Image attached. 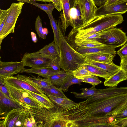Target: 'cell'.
<instances>
[{
    "instance_id": "obj_1",
    "label": "cell",
    "mask_w": 127,
    "mask_h": 127,
    "mask_svg": "<svg viewBox=\"0 0 127 127\" xmlns=\"http://www.w3.org/2000/svg\"><path fill=\"white\" fill-rule=\"evenodd\" d=\"M127 101V94L102 99L96 92L76 105V116L78 120L87 118L112 116L117 108Z\"/></svg>"
},
{
    "instance_id": "obj_2",
    "label": "cell",
    "mask_w": 127,
    "mask_h": 127,
    "mask_svg": "<svg viewBox=\"0 0 127 127\" xmlns=\"http://www.w3.org/2000/svg\"><path fill=\"white\" fill-rule=\"evenodd\" d=\"M121 14H111L99 16L90 23L73 29L68 37L74 36V42L77 45L82 39L96 33L114 28L123 21Z\"/></svg>"
},
{
    "instance_id": "obj_3",
    "label": "cell",
    "mask_w": 127,
    "mask_h": 127,
    "mask_svg": "<svg viewBox=\"0 0 127 127\" xmlns=\"http://www.w3.org/2000/svg\"><path fill=\"white\" fill-rule=\"evenodd\" d=\"M60 43L61 68L66 72H72L84 64L86 57L77 52L66 39L61 20L58 21Z\"/></svg>"
},
{
    "instance_id": "obj_4",
    "label": "cell",
    "mask_w": 127,
    "mask_h": 127,
    "mask_svg": "<svg viewBox=\"0 0 127 127\" xmlns=\"http://www.w3.org/2000/svg\"><path fill=\"white\" fill-rule=\"evenodd\" d=\"M0 79L8 89L14 100L23 107L27 108L29 106L44 107L30 95L27 90L16 88Z\"/></svg>"
},
{
    "instance_id": "obj_5",
    "label": "cell",
    "mask_w": 127,
    "mask_h": 127,
    "mask_svg": "<svg viewBox=\"0 0 127 127\" xmlns=\"http://www.w3.org/2000/svg\"><path fill=\"white\" fill-rule=\"evenodd\" d=\"M0 79L16 88L23 89L44 96H48L29 77L26 75L18 74L10 77H0Z\"/></svg>"
},
{
    "instance_id": "obj_6",
    "label": "cell",
    "mask_w": 127,
    "mask_h": 127,
    "mask_svg": "<svg viewBox=\"0 0 127 127\" xmlns=\"http://www.w3.org/2000/svg\"><path fill=\"white\" fill-rule=\"evenodd\" d=\"M25 3H13L9 9L8 12L3 29L0 33V44L8 34L14 33L15 25L18 18L22 12Z\"/></svg>"
},
{
    "instance_id": "obj_7",
    "label": "cell",
    "mask_w": 127,
    "mask_h": 127,
    "mask_svg": "<svg viewBox=\"0 0 127 127\" xmlns=\"http://www.w3.org/2000/svg\"><path fill=\"white\" fill-rule=\"evenodd\" d=\"M30 115L26 108L12 109L3 117L0 122V127H23L25 121Z\"/></svg>"
},
{
    "instance_id": "obj_8",
    "label": "cell",
    "mask_w": 127,
    "mask_h": 127,
    "mask_svg": "<svg viewBox=\"0 0 127 127\" xmlns=\"http://www.w3.org/2000/svg\"><path fill=\"white\" fill-rule=\"evenodd\" d=\"M106 45L115 48L124 45L127 41L126 33L121 29L113 28L102 32L97 40Z\"/></svg>"
},
{
    "instance_id": "obj_9",
    "label": "cell",
    "mask_w": 127,
    "mask_h": 127,
    "mask_svg": "<svg viewBox=\"0 0 127 127\" xmlns=\"http://www.w3.org/2000/svg\"><path fill=\"white\" fill-rule=\"evenodd\" d=\"M52 60L42 56L38 51L32 53H26L22 60L24 65L32 68H47Z\"/></svg>"
},
{
    "instance_id": "obj_10",
    "label": "cell",
    "mask_w": 127,
    "mask_h": 127,
    "mask_svg": "<svg viewBox=\"0 0 127 127\" xmlns=\"http://www.w3.org/2000/svg\"><path fill=\"white\" fill-rule=\"evenodd\" d=\"M77 2L79 4L83 17V24L82 26L90 23L95 18L97 8L94 1L77 0Z\"/></svg>"
},
{
    "instance_id": "obj_11",
    "label": "cell",
    "mask_w": 127,
    "mask_h": 127,
    "mask_svg": "<svg viewBox=\"0 0 127 127\" xmlns=\"http://www.w3.org/2000/svg\"><path fill=\"white\" fill-rule=\"evenodd\" d=\"M127 11V1L107 5L103 4L97 8L95 18L100 16L108 15H122Z\"/></svg>"
},
{
    "instance_id": "obj_12",
    "label": "cell",
    "mask_w": 127,
    "mask_h": 127,
    "mask_svg": "<svg viewBox=\"0 0 127 127\" xmlns=\"http://www.w3.org/2000/svg\"><path fill=\"white\" fill-rule=\"evenodd\" d=\"M25 66L23 62L0 61V77H10L19 73Z\"/></svg>"
},
{
    "instance_id": "obj_13",
    "label": "cell",
    "mask_w": 127,
    "mask_h": 127,
    "mask_svg": "<svg viewBox=\"0 0 127 127\" xmlns=\"http://www.w3.org/2000/svg\"><path fill=\"white\" fill-rule=\"evenodd\" d=\"M24 108L15 101L10 98L0 91V115L4 117L15 108Z\"/></svg>"
},
{
    "instance_id": "obj_14",
    "label": "cell",
    "mask_w": 127,
    "mask_h": 127,
    "mask_svg": "<svg viewBox=\"0 0 127 127\" xmlns=\"http://www.w3.org/2000/svg\"><path fill=\"white\" fill-rule=\"evenodd\" d=\"M75 49L83 55L97 54H107L114 57L117 53L115 48L107 45L93 48H87L77 46Z\"/></svg>"
},
{
    "instance_id": "obj_15",
    "label": "cell",
    "mask_w": 127,
    "mask_h": 127,
    "mask_svg": "<svg viewBox=\"0 0 127 127\" xmlns=\"http://www.w3.org/2000/svg\"><path fill=\"white\" fill-rule=\"evenodd\" d=\"M62 10L59 18L61 19L62 27L65 31L68 26L71 25L70 8L68 0H62Z\"/></svg>"
},
{
    "instance_id": "obj_16",
    "label": "cell",
    "mask_w": 127,
    "mask_h": 127,
    "mask_svg": "<svg viewBox=\"0 0 127 127\" xmlns=\"http://www.w3.org/2000/svg\"><path fill=\"white\" fill-rule=\"evenodd\" d=\"M64 70L57 71L47 68H24L19 73H26L37 74L38 77L41 76L45 78L54 75L61 73Z\"/></svg>"
},
{
    "instance_id": "obj_17",
    "label": "cell",
    "mask_w": 127,
    "mask_h": 127,
    "mask_svg": "<svg viewBox=\"0 0 127 127\" xmlns=\"http://www.w3.org/2000/svg\"><path fill=\"white\" fill-rule=\"evenodd\" d=\"M84 64H89L100 68L110 73L111 75L118 71L121 68L120 66L112 63L97 62L86 58Z\"/></svg>"
},
{
    "instance_id": "obj_18",
    "label": "cell",
    "mask_w": 127,
    "mask_h": 127,
    "mask_svg": "<svg viewBox=\"0 0 127 127\" xmlns=\"http://www.w3.org/2000/svg\"><path fill=\"white\" fill-rule=\"evenodd\" d=\"M70 15L71 26L73 27V29L77 28L83 25L82 15L77 2L75 7L70 9Z\"/></svg>"
},
{
    "instance_id": "obj_19",
    "label": "cell",
    "mask_w": 127,
    "mask_h": 127,
    "mask_svg": "<svg viewBox=\"0 0 127 127\" xmlns=\"http://www.w3.org/2000/svg\"><path fill=\"white\" fill-rule=\"evenodd\" d=\"M127 80V75L124 70L120 69L116 72L105 79L104 85L110 87L117 86L121 82Z\"/></svg>"
},
{
    "instance_id": "obj_20",
    "label": "cell",
    "mask_w": 127,
    "mask_h": 127,
    "mask_svg": "<svg viewBox=\"0 0 127 127\" xmlns=\"http://www.w3.org/2000/svg\"><path fill=\"white\" fill-rule=\"evenodd\" d=\"M38 51L42 56L51 60L57 56H60V50L54 40Z\"/></svg>"
},
{
    "instance_id": "obj_21",
    "label": "cell",
    "mask_w": 127,
    "mask_h": 127,
    "mask_svg": "<svg viewBox=\"0 0 127 127\" xmlns=\"http://www.w3.org/2000/svg\"><path fill=\"white\" fill-rule=\"evenodd\" d=\"M87 58L97 62L112 63L114 56L107 54H97L83 55Z\"/></svg>"
},
{
    "instance_id": "obj_22",
    "label": "cell",
    "mask_w": 127,
    "mask_h": 127,
    "mask_svg": "<svg viewBox=\"0 0 127 127\" xmlns=\"http://www.w3.org/2000/svg\"><path fill=\"white\" fill-rule=\"evenodd\" d=\"M48 96L54 104L63 109L69 108L77 103L68 98L58 97L51 95Z\"/></svg>"
},
{
    "instance_id": "obj_23",
    "label": "cell",
    "mask_w": 127,
    "mask_h": 127,
    "mask_svg": "<svg viewBox=\"0 0 127 127\" xmlns=\"http://www.w3.org/2000/svg\"><path fill=\"white\" fill-rule=\"evenodd\" d=\"M82 82H84L82 80L75 77L71 72L66 77L59 88L64 92H67L71 85L75 84L81 85Z\"/></svg>"
},
{
    "instance_id": "obj_24",
    "label": "cell",
    "mask_w": 127,
    "mask_h": 127,
    "mask_svg": "<svg viewBox=\"0 0 127 127\" xmlns=\"http://www.w3.org/2000/svg\"><path fill=\"white\" fill-rule=\"evenodd\" d=\"M83 65L93 75L103 78L105 79L111 75L110 73L104 70L93 65L84 64Z\"/></svg>"
},
{
    "instance_id": "obj_25",
    "label": "cell",
    "mask_w": 127,
    "mask_h": 127,
    "mask_svg": "<svg viewBox=\"0 0 127 127\" xmlns=\"http://www.w3.org/2000/svg\"><path fill=\"white\" fill-rule=\"evenodd\" d=\"M27 91L30 95L44 107L47 108H50L56 106L50 99L48 96L47 97L32 92Z\"/></svg>"
},
{
    "instance_id": "obj_26",
    "label": "cell",
    "mask_w": 127,
    "mask_h": 127,
    "mask_svg": "<svg viewBox=\"0 0 127 127\" xmlns=\"http://www.w3.org/2000/svg\"><path fill=\"white\" fill-rule=\"evenodd\" d=\"M39 87L43 93L47 96L51 95L58 97L68 98L59 88H57L52 84L48 88Z\"/></svg>"
},
{
    "instance_id": "obj_27",
    "label": "cell",
    "mask_w": 127,
    "mask_h": 127,
    "mask_svg": "<svg viewBox=\"0 0 127 127\" xmlns=\"http://www.w3.org/2000/svg\"><path fill=\"white\" fill-rule=\"evenodd\" d=\"M48 15L50 20V24L54 33V40L60 50V37L58 23H57L56 21L54 18L52 14H48Z\"/></svg>"
},
{
    "instance_id": "obj_28",
    "label": "cell",
    "mask_w": 127,
    "mask_h": 127,
    "mask_svg": "<svg viewBox=\"0 0 127 127\" xmlns=\"http://www.w3.org/2000/svg\"><path fill=\"white\" fill-rule=\"evenodd\" d=\"M95 86H92L89 88H83L80 89L82 91L80 93L72 92L70 93L74 95L75 97L78 98L85 99L88 98L90 96L95 94L97 90Z\"/></svg>"
},
{
    "instance_id": "obj_29",
    "label": "cell",
    "mask_w": 127,
    "mask_h": 127,
    "mask_svg": "<svg viewBox=\"0 0 127 127\" xmlns=\"http://www.w3.org/2000/svg\"><path fill=\"white\" fill-rule=\"evenodd\" d=\"M71 72H66L64 71L61 73L51 76L47 79L53 85L60 87L65 78Z\"/></svg>"
},
{
    "instance_id": "obj_30",
    "label": "cell",
    "mask_w": 127,
    "mask_h": 127,
    "mask_svg": "<svg viewBox=\"0 0 127 127\" xmlns=\"http://www.w3.org/2000/svg\"><path fill=\"white\" fill-rule=\"evenodd\" d=\"M112 117L113 119V121L127 117V101L117 108Z\"/></svg>"
},
{
    "instance_id": "obj_31",
    "label": "cell",
    "mask_w": 127,
    "mask_h": 127,
    "mask_svg": "<svg viewBox=\"0 0 127 127\" xmlns=\"http://www.w3.org/2000/svg\"><path fill=\"white\" fill-rule=\"evenodd\" d=\"M26 2L33 4L40 8L45 11L47 15L49 14H52L53 9L55 8L54 5L52 3L49 4H40L37 3L34 0L28 1Z\"/></svg>"
},
{
    "instance_id": "obj_32",
    "label": "cell",
    "mask_w": 127,
    "mask_h": 127,
    "mask_svg": "<svg viewBox=\"0 0 127 127\" xmlns=\"http://www.w3.org/2000/svg\"><path fill=\"white\" fill-rule=\"evenodd\" d=\"M29 76L32 81L39 87L48 88L52 84L47 78H42L38 76L36 77L31 75Z\"/></svg>"
},
{
    "instance_id": "obj_33",
    "label": "cell",
    "mask_w": 127,
    "mask_h": 127,
    "mask_svg": "<svg viewBox=\"0 0 127 127\" xmlns=\"http://www.w3.org/2000/svg\"><path fill=\"white\" fill-rule=\"evenodd\" d=\"M105 45H106L96 40L86 39L77 46L87 48H93Z\"/></svg>"
},
{
    "instance_id": "obj_34",
    "label": "cell",
    "mask_w": 127,
    "mask_h": 127,
    "mask_svg": "<svg viewBox=\"0 0 127 127\" xmlns=\"http://www.w3.org/2000/svg\"><path fill=\"white\" fill-rule=\"evenodd\" d=\"M35 29L38 36L42 38L45 39L46 36L44 32L42 23V20L39 15L37 17L35 22Z\"/></svg>"
},
{
    "instance_id": "obj_35",
    "label": "cell",
    "mask_w": 127,
    "mask_h": 127,
    "mask_svg": "<svg viewBox=\"0 0 127 127\" xmlns=\"http://www.w3.org/2000/svg\"><path fill=\"white\" fill-rule=\"evenodd\" d=\"M72 73L75 77L79 78L93 75L83 65L73 71Z\"/></svg>"
},
{
    "instance_id": "obj_36",
    "label": "cell",
    "mask_w": 127,
    "mask_h": 127,
    "mask_svg": "<svg viewBox=\"0 0 127 127\" xmlns=\"http://www.w3.org/2000/svg\"><path fill=\"white\" fill-rule=\"evenodd\" d=\"M78 79H82L84 82L89 83L94 86L102 83L98 76L94 75L81 77Z\"/></svg>"
},
{
    "instance_id": "obj_37",
    "label": "cell",
    "mask_w": 127,
    "mask_h": 127,
    "mask_svg": "<svg viewBox=\"0 0 127 127\" xmlns=\"http://www.w3.org/2000/svg\"><path fill=\"white\" fill-rule=\"evenodd\" d=\"M47 68L57 71L60 70V56L55 57L48 64Z\"/></svg>"
},
{
    "instance_id": "obj_38",
    "label": "cell",
    "mask_w": 127,
    "mask_h": 127,
    "mask_svg": "<svg viewBox=\"0 0 127 127\" xmlns=\"http://www.w3.org/2000/svg\"><path fill=\"white\" fill-rule=\"evenodd\" d=\"M8 11V8L6 10L0 9V33L3 27Z\"/></svg>"
},
{
    "instance_id": "obj_39",
    "label": "cell",
    "mask_w": 127,
    "mask_h": 127,
    "mask_svg": "<svg viewBox=\"0 0 127 127\" xmlns=\"http://www.w3.org/2000/svg\"><path fill=\"white\" fill-rule=\"evenodd\" d=\"M38 127L36 120L34 117L30 114L26 118L23 127Z\"/></svg>"
},
{
    "instance_id": "obj_40",
    "label": "cell",
    "mask_w": 127,
    "mask_h": 127,
    "mask_svg": "<svg viewBox=\"0 0 127 127\" xmlns=\"http://www.w3.org/2000/svg\"><path fill=\"white\" fill-rule=\"evenodd\" d=\"M112 123L115 127H127V117L116 121H114Z\"/></svg>"
},
{
    "instance_id": "obj_41",
    "label": "cell",
    "mask_w": 127,
    "mask_h": 127,
    "mask_svg": "<svg viewBox=\"0 0 127 127\" xmlns=\"http://www.w3.org/2000/svg\"><path fill=\"white\" fill-rule=\"evenodd\" d=\"M0 91H1L7 97L14 100L8 89L4 85L2 81L0 80Z\"/></svg>"
},
{
    "instance_id": "obj_42",
    "label": "cell",
    "mask_w": 127,
    "mask_h": 127,
    "mask_svg": "<svg viewBox=\"0 0 127 127\" xmlns=\"http://www.w3.org/2000/svg\"><path fill=\"white\" fill-rule=\"evenodd\" d=\"M102 34V32L96 33L91 35L88 37L82 39L76 45V46H78L83 41L86 39H92L98 40L100 38Z\"/></svg>"
},
{
    "instance_id": "obj_43",
    "label": "cell",
    "mask_w": 127,
    "mask_h": 127,
    "mask_svg": "<svg viewBox=\"0 0 127 127\" xmlns=\"http://www.w3.org/2000/svg\"><path fill=\"white\" fill-rule=\"evenodd\" d=\"M120 66L127 75V56L121 58Z\"/></svg>"
},
{
    "instance_id": "obj_44",
    "label": "cell",
    "mask_w": 127,
    "mask_h": 127,
    "mask_svg": "<svg viewBox=\"0 0 127 127\" xmlns=\"http://www.w3.org/2000/svg\"><path fill=\"white\" fill-rule=\"evenodd\" d=\"M117 53L120 58L127 56V43L118 50Z\"/></svg>"
},
{
    "instance_id": "obj_45",
    "label": "cell",
    "mask_w": 127,
    "mask_h": 127,
    "mask_svg": "<svg viewBox=\"0 0 127 127\" xmlns=\"http://www.w3.org/2000/svg\"><path fill=\"white\" fill-rule=\"evenodd\" d=\"M51 1L54 5L55 8L60 12L62 10V0H51Z\"/></svg>"
},
{
    "instance_id": "obj_46",
    "label": "cell",
    "mask_w": 127,
    "mask_h": 127,
    "mask_svg": "<svg viewBox=\"0 0 127 127\" xmlns=\"http://www.w3.org/2000/svg\"><path fill=\"white\" fill-rule=\"evenodd\" d=\"M127 1V0H107L103 4L107 5Z\"/></svg>"
},
{
    "instance_id": "obj_47",
    "label": "cell",
    "mask_w": 127,
    "mask_h": 127,
    "mask_svg": "<svg viewBox=\"0 0 127 127\" xmlns=\"http://www.w3.org/2000/svg\"><path fill=\"white\" fill-rule=\"evenodd\" d=\"M107 0H93L96 6H100L106 2Z\"/></svg>"
},
{
    "instance_id": "obj_48",
    "label": "cell",
    "mask_w": 127,
    "mask_h": 127,
    "mask_svg": "<svg viewBox=\"0 0 127 127\" xmlns=\"http://www.w3.org/2000/svg\"><path fill=\"white\" fill-rule=\"evenodd\" d=\"M70 9L74 7L75 6L77 0H68Z\"/></svg>"
},
{
    "instance_id": "obj_49",
    "label": "cell",
    "mask_w": 127,
    "mask_h": 127,
    "mask_svg": "<svg viewBox=\"0 0 127 127\" xmlns=\"http://www.w3.org/2000/svg\"><path fill=\"white\" fill-rule=\"evenodd\" d=\"M34 1H42L45 2H52L51 0H35Z\"/></svg>"
},
{
    "instance_id": "obj_50",
    "label": "cell",
    "mask_w": 127,
    "mask_h": 127,
    "mask_svg": "<svg viewBox=\"0 0 127 127\" xmlns=\"http://www.w3.org/2000/svg\"><path fill=\"white\" fill-rule=\"evenodd\" d=\"M18 1L19 2H23L24 3L26 2H27L31 0H16Z\"/></svg>"
}]
</instances>
